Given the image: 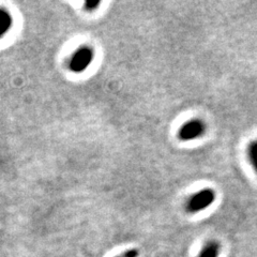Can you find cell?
Here are the masks:
<instances>
[{
    "mask_svg": "<svg viewBox=\"0 0 257 257\" xmlns=\"http://www.w3.org/2000/svg\"><path fill=\"white\" fill-rule=\"evenodd\" d=\"M246 156L248 162H250V164L254 168L255 173L257 174V140L248 144V146L246 148Z\"/></svg>",
    "mask_w": 257,
    "mask_h": 257,
    "instance_id": "cell-6",
    "label": "cell"
},
{
    "mask_svg": "<svg viewBox=\"0 0 257 257\" xmlns=\"http://www.w3.org/2000/svg\"><path fill=\"white\" fill-rule=\"evenodd\" d=\"M215 200V192L212 189H204L195 193L187 203V211L190 213H196L203 211Z\"/></svg>",
    "mask_w": 257,
    "mask_h": 257,
    "instance_id": "cell-1",
    "label": "cell"
},
{
    "mask_svg": "<svg viewBox=\"0 0 257 257\" xmlns=\"http://www.w3.org/2000/svg\"><path fill=\"white\" fill-rule=\"evenodd\" d=\"M117 257H122V256H117Z\"/></svg>",
    "mask_w": 257,
    "mask_h": 257,
    "instance_id": "cell-9",
    "label": "cell"
},
{
    "mask_svg": "<svg viewBox=\"0 0 257 257\" xmlns=\"http://www.w3.org/2000/svg\"><path fill=\"white\" fill-rule=\"evenodd\" d=\"M220 244L216 241H209L200 251L198 257H219Z\"/></svg>",
    "mask_w": 257,
    "mask_h": 257,
    "instance_id": "cell-5",
    "label": "cell"
},
{
    "mask_svg": "<svg viewBox=\"0 0 257 257\" xmlns=\"http://www.w3.org/2000/svg\"><path fill=\"white\" fill-rule=\"evenodd\" d=\"M12 23L13 20L11 14L4 9H0V38L11 29Z\"/></svg>",
    "mask_w": 257,
    "mask_h": 257,
    "instance_id": "cell-4",
    "label": "cell"
},
{
    "mask_svg": "<svg viewBox=\"0 0 257 257\" xmlns=\"http://www.w3.org/2000/svg\"><path fill=\"white\" fill-rule=\"evenodd\" d=\"M206 132V124L200 119H192L184 123L179 130L178 136L183 142L199 139Z\"/></svg>",
    "mask_w": 257,
    "mask_h": 257,
    "instance_id": "cell-3",
    "label": "cell"
},
{
    "mask_svg": "<svg viewBox=\"0 0 257 257\" xmlns=\"http://www.w3.org/2000/svg\"><path fill=\"white\" fill-rule=\"evenodd\" d=\"M93 60V52L89 47H80L72 56L70 61V70L80 73L90 66Z\"/></svg>",
    "mask_w": 257,
    "mask_h": 257,
    "instance_id": "cell-2",
    "label": "cell"
},
{
    "mask_svg": "<svg viewBox=\"0 0 257 257\" xmlns=\"http://www.w3.org/2000/svg\"><path fill=\"white\" fill-rule=\"evenodd\" d=\"M100 5V2H87L85 4V8L87 10H95L96 7Z\"/></svg>",
    "mask_w": 257,
    "mask_h": 257,
    "instance_id": "cell-7",
    "label": "cell"
},
{
    "mask_svg": "<svg viewBox=\"0 0 257 257\" xmlns=\"http://www.w3.org/2000/svg\"><path fill=\"white\" fill-rule=\"evenodd\" d=\"M139 256V251L138 250H130L126 251L122 257H138Z\"/></svg>",
    "mask_w": 257,
    "mask_h": 257,
    "instance_id": "cell-8",
    "label": "cell"
}]
</instances>
